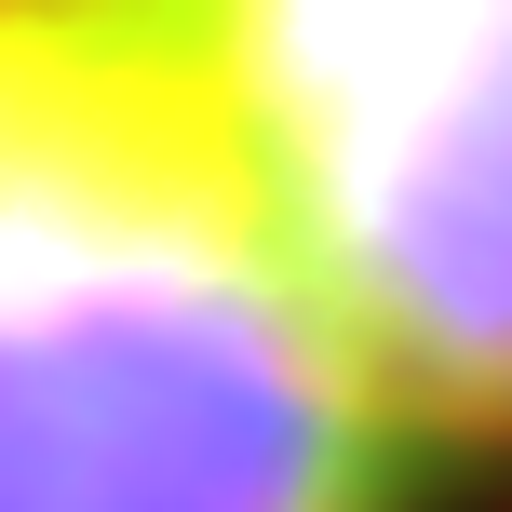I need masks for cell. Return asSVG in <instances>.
I'll list each match as a JSON object with an SVG mask.
<instances>
[{
    "label": "cell",
    "mask_w": 512,
    "mask_h": 512,
    "mask_svg": "<svg viewBox=\"0 0 512 512\" xmlns=\"http://www.w3.org/2000/svg\"><path fill=\"white\" fill-rule=\"evenodd\" d=\"M432 432L512 445V0H95Z\"/></svg>",
    "instance_id": "obj_2"
},
{
    "label": "cell",
    "mask_w": 512,
    "mask_h": 512,
    "mask_svg": "<svg viewBox=\"0 0 512 512\" xmlns=\"http://www.w3.org/2000/svg\"><path fill=\"white\" fill-rule=\"evenodd\" d=\"M378 378L95 0H0V512H445Z\"/></svg>",
    "instance_id": "obj_1"
}]
</instances>
